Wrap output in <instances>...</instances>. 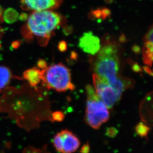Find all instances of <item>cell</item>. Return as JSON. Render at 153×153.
Wrapping results in <instances>:
<instances>
[{
	"label": "cell",
	"mask_w": 153,
	"mask_h": 153,
	"mask_svg": "<svg viewBox=\"0 0 153 153\" xmlns=\"http://www.w3.org/2000/svg\"><path fill=\"white\" fill-rule=\"evenodd\" d=\"M118 51L117 46L113 43L104 45L94 61L93 70L95 74L114 89L120 100L123 92L133 88L134 82L133 80L119 75Z\"/></svg>",
	"instance_id": "obj_1"
},
{
	"label": "cell",
	"mask_w": 153,
	"mask_h": 153,
	"mask_svg": "<svg viewBox=\"0 0 153 153\" xmlns=\"http://www.w3.org/2000/svg\"><path fill=\"white\" fill-rule=\"evenodd\" d=\"M61 22L59 15L51 10L33 12L22 28V36L28 42L36 38L40 44L46 45Z\"/></svg>",
	"instance_id": "obj_2"
},
{
	"label": "cell",
	"mask_w": 153,
	"mask_h": 153,
	"mask_svg": "<svg viewBox=\"0 0 153 153\" xmlns=\"http://www.w3.org/2000/svg\"><path fill=\"white\" fill-rule=\"evenodd\" d=\"M87 103L85 121L95 129H99L104 123L108 121L110 113L108 108L100 100L91 85L86 86Z\"/></svg>",
	"instance_id": "obj_3"
},
{
	"label": "cell",
	"mask_w": 153,
	"mask_h": 153,
	"mask_svg": "<svg viewBox=\"0 0 153 153\" xmlns=\"http://www.w3.org/2000/svg\"><path fill=\"white\" fill-rule=\"evenodd\" d=\"M42 82L48 89L59 92L74 90L75 86L72 83L69 69L63 64H55L43 69Z\"/></svg>",
	"instance_id": "obj_4"
},
{
	"label": "cell",
	"mask_w": 153,
	"mask_h": 153,
	"mask_svg": "<svg viewBox=\"0 0 153 153\" xmlns=\"http://www.w3.org/2000/svg\"><path fill=\"white\" fill-rule=\"evenodd\" d=\"M93 82L94 90L100 100L108 109L113 108L115 104L120 100L116 91L110 85L94 74H93Z\"/></svg>",
	"instance_id": "obj_5"
},
{
	"label": "cell",
	"mask_w": 153,
	"mask_h": 153,
	"mask_svg": "<svg viewBox=\"0 0 153 153\" xmlns=\"http://www.w3.org/2000/svg\"><path fill=\"white\" fill-rule=\"evenodd\" d=\"M61 0H21L23 10L33 12L49 10L58 7Z\"/></svg>",
	"instance_id": "obj_6"
},
{
	"label": "cell",
	"mask_w": 153,
	"mask_h": 153,
	"mask_svg": "<svg viewBox=\"0 0 153 153\" xmlns=\"http://www.w3.org/2000/svg\"><path fill=\"white\" fill-rule=\"evenodd\" d=\"M59 133L62 143V153H74L79 148L80 145L79 139L72 132L65 129Z\"/></svg>",
	"instance_id": "obj_7"
},
{
	"label": "cell",
	"mask_w": 153,
	"mask_h": 153,
	"mask_svg": "<svg viewBox=\"0 0 153 153\" xmlns=\"http://www.w3.org/2000/svg\"><path fill=\"white\" fill-rule=\"evenodd\" d=\"M79 46L84 52L91 55L98 53L101 48L99 39L91 32L83 35L80 39Z\"/></svg>",
	"instance_id": "obj_8"
},
{
	"label": "cell",
	"mask_w": 153,
	"mask_h": 153,
	"mask_svg": "<svg viewBox=\"0 0 153 153\" xmlns=\"http://www.w3.org/2000/svg\"><path fill=\"white\" fill-rule=\"evenodd\" d=\"M143 49V62L148 67H152L153 62V28H151L145 36Z\"/></svg>",
	"instance_id": "obj_9"
},
{
	"label": "cell",
	"mask_w": 153,
	"mask_h": 153,
	"mask_svg": "<svg viewBox=\"0 0 153 153\" xmlns=\"http://www.w3.org/2000/svg\"><path fill=\"white\" fill-rule=\"evenodd\" d=\"M43 69L33 68L27 69L23 73V78L32 87H36L43 81Z\"/></svg>",
	"instance_id": "obj_10"
},
{
	"label": "cell",
	"mask_w": 153,
	"mask_h": 153,
	"mask_svg": "<svg viewBox=\"0 0 153 153\" xmlns=\"http://www.w3.org/2000/svg\"><path fill=\"white\" fill-rule=\"evenodd\" d=\"M12 78L10 69L4 66H0V90L7 86Z\"/></svg>",
	"instance_id": "obj_11"
},
{
	"label": "cell",
	"mask_w": 153,
	"mask_h": 153,
	"mask_svg": "<svg viewBox=\"0 0 153 153\" xmlns=\"http://www.w3.org/2000/svg\"><path fill=\"white\" fill-rule=\"evenodd\" d=\"M150 128L143 122H140L135 127L136 133L141 137H147Z\"/></svg>",
	"instance_id": "obj_12"
},
{
	"label": "cell",
	"mask_w": 153,
	"mask_h": 153,
	"mask_svg": "<svg viewBox=\"0 0 153 153\" xmlns=\"http://www.w3.org/2000/svg\"><path fill=\"white\" fill-rule=\"evenodd\" d=\"M53 146L55 149L58 152L62 153V139L59 133H57L53 139Z\"/></svg>",
	"instance_id": "obj_13"
},
{
	"label": "cell",
	"mask_w": 153,
	"mask_h": 153,
	"mask_svg": "<svg viewBox=\"0 0 153 153\" xmlns=\"http://www.w3.org/2000/svg\"><path fill=\"white\" fill-rule=\"evenodd\" d=\"M65 117L64 113L62 111H57L53 112L52 114V119L53 120L56 122H62Z\"/></svg>",
	"instance_id": "obj_14"
},
{
	"label": "cell",
	"mask_w": 153,
	"mask_h": 153,
	"mask_svg": "<svg viewBox=\"0 0 153 153\" xmlns=\"http://www.w3.org/2000/svg\"><path fill=\"white\" fill-rule=\"evenodd\" d=\"M118 133V130L115 127H108L105 132V135L110 138H114Z\"/></svg>",
	"instance_id": "obj_15"
},
{
	"label": "cell",
	"mask_w": 153,
	"mask_h": 153,
	"mask_svg": "<svg viewBox=\"0 0 153 153\" xmlns=\"http://www.w3.org/2000/svg\"><path fill=\"white\" fill-rule=\"evenodd\" d=\"M90 151V146L88 142H87L86 144H85L83 145L80 150V153H89Z\"/></svg>",
	"instance_id": "obj_16"
},
{
	"label": "cell",
	"mask_w": 153,
	"mask_h": 153,
	"mask_svg": "<svg viewBox=\"0 0 153 153\" xmlns=\"http://www.w3.org/2000/svg\"><path fill=\"white\" fill-rule=\"evenodd\" d=\"M25 153H50L47 152L46 149H29L26 151Z\"/></svg>",
	"instance_id": "obj_17"
},
{
	"label": "cell",
	"mask_w": 153,
	"mask_h": 153,
	"mask_svg": "<svg viewBox=\"0 0 153 153\" xmlns=\"http://www.w3.org/2000/svg\"><path fill=\"white\" fill-rule=\"evenodd\" d=\"M38 68L40 69H45L47 68L46 62L43 59H40L37 63Z\"/></svg>",
	"instance_id": "obj_18"
},
{
	"label": "cell",
	"mask_w": 153,
	"mask_h": 153,
	"mask_svg": "<svg viewBox=\"0 0 153 153\" xmlns=\"http://www.w3.org/2000/svg\"><path fill=\"white\" fill-rule=\"evenodd\" d=\"M3 20V10L1 7H0V24ZM3 35V29L1 28V25H0V39H1Z\"/></svg>",
	"instance_id": "obj_19"
},
{
	"label": "cell",
	"mask_w": 153,
	"mask_h": 153,
	"mask_svg": "<svg viewBox=\"0 0 153 153\" xmlns=\"http://www.w3.org/2000/svg\"><path fill=\"white\" fill-rule=\"evenodd\" d=\"M133 71H136V72H138L141 71V69L139 65H134V67H133Z\"/></svg>",
	"instance_id": "obj_20"
},
{
	"label": "cell",
	"mask_w": 153,
	"mask_h": 153,
	"mask_svg": "<svg viewBox=\"0 0 153 153\" xmlns=\"http://www.w3.org/2000/svg\"><path fill=\"white\" fill-rule=\"evenodd\" d=\"M145 71H146V72H148V74H149L150 75H152L153 74V72L148 67H146L144 68Z\"/></svg>",
	"instance_id": "obj_21"
}]
</instances>
